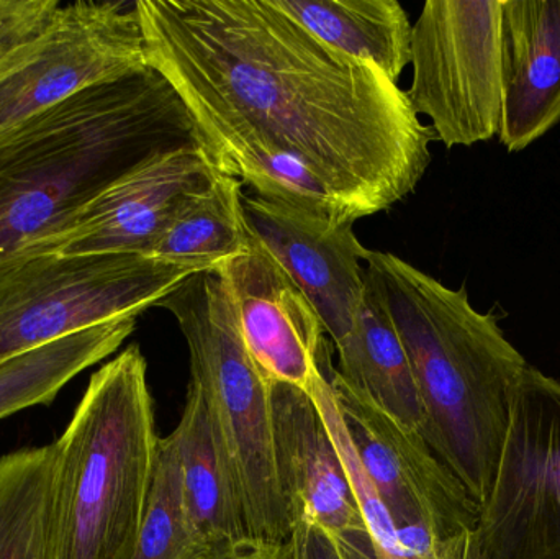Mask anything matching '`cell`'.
<instances>
[{
	"instance_id": "cell-18",
	"label": "cell",
	"mask_w": 560,
	"mask_h": 559,
	"mask_svg": "<svg viewBox=\"0 0 560 559\" xmlns=\"http://www.w3.org/2000/svg\"><path fill=\"white\" fill-rule=\"evenodd\" d=\"M326 45L397 82L411 62L413 25L397 0H275Z\"/></svg>"
},
{
	"instance_id": "cell-11",
	"label": "cell",
	"mask_w": 560,
	"mask_h": 559,
	"mask_svg": "<svg viewBox=\"0 0 560 559\" xmlns=\"http://www.w3.org/2000/svg\"><path fill=\"white\" fill-rule=\"evenodd\" d=\"M212 271L229 291L246 350L271 383L310 394L329 376L331 358L315 307L253 233L242 253Z\"/></svg>"
},
{
	"instance_id": "cell-7",
	"label": "cell",
	"mask_w": 560,
	"mask_h": 559,
	"mask_svg": "<svg viewBox=\"0 0 560 559\" xmlns=\"http://www.w3.org/2000/svg\"><path fill=\"white\" fill-rule=\"evenodd\" d=\"M407 91L447 148L492 140L502 128L503 0H428L411 35Z\"/></svg>"
},
{
	"instance_id": "cell-14",
	"label": "cell",
	"mask_w": 560,
	"mask_h": 559,
	"mask_svg": "<svg viewBox=\"0 0 560 559\" xmlns=\"http://www.w3.org/2000/svg\"><path fill=\"white\" fill-rule=\"evenodd\" d=\"M243 207L253 235L312 302L335 347L341 343L354 328L364 299L365 259L371 253L354 235L352 223L261 197H245Z\"/></svg>"
},
{
	"instance_id": "cell-19",
	"label": "cell",
	"mask_w": 560,
	"mask_h": 559,
	"mask_svg": "<svg viewBox=\"0 0 560 559\" xmlns=\"http://www.w3.org/2000/svg\"><path fill=\"white\" fill-rule=\"evenodd\" d=\"M242 187L236 177L217 174L209 187L173 213L148 249V258L212 271L242 253L252 238Z\"/></svg>"
},
{
	"instance_id": "cell-8",
	"label": "cell",
	"mask_w": 560,
	"mask_h": 559,
	"mask_svg": "<svg viewBox=\"0 0 560 559\" xmlns=\"http://www.w3.org/2000/svg\"><path fill=\"white\" fill-rule=\"evenodd\" d=\"M482 559H560V381L526 368L476 532Z\"/></svg>"
},
{
	"instance_id": "cell-12",
	"label": "cell",
	"mask_w": 560,
	"mask_h": 559,
	"mask_svg": "<svg viewBox=\"0 0 560 559\" xmlns=\"http://www.w3.org/2000/svg\"><path fill=\"white\" fill-rule=\"evenodd\" d=\"M219 173L206 148L161 154L98 194L61 232L32 243L16 255L147 256L173 213L194 194L209 187Z\"/></svg>"
},
{
	"instance_id": "cell-20",
	"label": "cell",
	"mask_w": 560,
	"mask_h": 559,
	"mask_svg": "<svg viewBox=\"0 0 560 559\" xmlns=\"http://www.w3.org/2000/svg\"><path fill=\"white\" fill-rule=\"evenodd\" d=\"M138 317L115 318L75 331L0 363V419L49 406L78 374L114 354L137 328Z\"/></svg>"
},
{
	"instance_id": "cell-17",
	"label": "cell",
	"mask_w": 560,
	"mask_h": 559,
	"mask_svg": "<svg viewBox=\"0 0 560 559\" xmlns=\"http://www.w3.org/2000/svg\"><path fill=\"white\" fill-rule=\"evenodd\" d=\"M335 348L336 376L395 422L423 436L427 417L410 361L387 308L369 281L354 328Z\"/></svg>"
},
{
	"instance_id": "cell-23",
	"label": "cell",
	"mask_w": 560,
	"mask_h": 559,
	"mask_svg": "<svg viewBox=\"0 0 560 559\" xmlns=\"http://www.w3.org/2000/svg\"><path fill=\"white\" fill-rule=\"evenodd\" d=\"M310 396L318 404L323 419H325L326 426H328V430L331 432L336 445H338L339 453H341L346 469L351 476L369 535H371L372 544H374L375 559H420L415 557L401 544L397 528H395L384 502L378 499L377 492L372 488L364 469L359 465L358 456H355L348 435H346L345 426H342L341 416H339L338 406H336L335 396H332L329 377L318 380Z\"/></svg>"
},
{
	"instance_id": "cell-9",
	"label": "cell",
	"mask_w": 560,
	"mask_h": 559,
	"mask_svg": "<svg viewBox=\"0 0 560 559\" xmlns=\"http://www.w3.org/2000/svg\"><path fill=\"white\" fill-rule=\"evenodd\" d=\"M148 68L137 2L61 3L0 69V133L84 89Z\"/></svg>"
},
{
	"instance_id": "cell-21",
	"label": "cell",
	"mask_w": 560,
	"mask_h": 559,
	"mask_svg": "<svg viewBox=\"0 0 560 559\" xmlns=\"http://www.w3.org/2000/svg\"><path fill=\"white\" fill-rule=\"evenodd\" d=\"M55 443L0 456V559H56Z\"/></svg>"
},
{
	"instance_id": "cell-1",
	"label": "cell",
	"mask_w": 560,
	"mask_h": 559,
	"mask_svg": "<svg viewBox=\"0 0 560 559\" xmlns=\"http://www.w3.org/2000/svg\"><path fill=\"white\" fill-rule=\"evenodd\" d=\"M148 61L170 81L217 170L283 154L349 222L390 209L431 163L430 125L377 66L323 43L275 0H137Z\"/></svg>"
},
{
	"instance_id": "cell-16",
	"label": "cell",
	"mask_w": 560,
	"mask_h": 559,
	"mask_svg": "<svg viewBox=\"0 0 560 559\" xmlns=\"http://www.w3.org/2000/svg\"><path fill=\"white\" fill-rule=\"evenodd\" d=\"M173 436L187 512L200 541L212 550L255 544L249 537L232 463L206 399L194 384H189L183 417Z\"/></svg>"
},
{
	"instance_id": "cell-24",
	"label": "cell",
	"mask_w": 560,
	"mask_h": 559,
	"mask_svg": "<svg viewBox=\"0 0 560 559\" xmlns=\"http://www.w3.org/2000/svg\"><path fill=\"white\" fill-rule=\"evenodd\" d=\"M59 5L58 0H0V69L46 28Z\"/></svg>"
},
{
	"instance_id": "cell-10",
	"label": "cell",
	"mask_w": 560,
	"mask_h": 559,
	"mask_svg": "<svg viewBox=\"0 0 560 559\" xmlns=\"http://www.w3.org/2000/svg\"><path fill=\"white\" fill-rule=\"evenodd\" d=\"M349 443L398 537L428 534L447 547L476 545L479 505L417 432L395 422L329 371Z\"/></svg>"
},
{
	"instance_id": "cell-3",
	"label": "cell",
	"mask_w": 560,
	"mask_h": 559,
	"mask_svg": "<svg viewBox=\"0 0 560 559\" xmlns=\"http://www.w3.org/2000/svg\"><path fill=\"white\" fill-rule=\"evenodd\" d=\"M365 272L410 361L427 417L423 440L480 505L529 364L497 318L472 307L466 289L374 249Z\"/></svg>"
},
{
	"instance_id": "cell-6",
	"label": "cell",
	"mask_w": 560,
	"mask_h": 559,
	"mask_svg": "<svg viewBox=\"0 0 560 559\" xmlns=\"http://www.w3.org/2000/svg\"><path fill=\"white\" fill-rule=\"evenodd\" d=\"M189 266L143 255H16L0 263V363L115 318L156 307Z\"/></svg>"
},
{
	"instance_id": "cell-25",
	"label": "cell",
	"mask_w": 560,
	"mask_h": 559,
	"mask_svg": "<svg viewBox=\"0 0 560 559\" xmlns=\"http://www.w3.org/2000/svg\"><path fill=\"white\" fill-rule=\"evenodd\" d=\"M290 559H352L345 545L315 522H293L289 540Z\"/></svg>"
},
{
	"instance_id": "cell-22",
	"label": "cell",
	"mask_w": 560,
	"mask_h": 559,
	"mask_svg": "<svg viewBox=\"0 0 560 559\" xmlns=\"http://www.w3.org/2000/svg\"><path fill=\"white\" fill-rule=\"evenodd\" d=\"M213 551L197 537L184 499L173 433L160 439L133 559H200Z\"/></svg>"
},
{
	"instance_id": "cell-5",
	"label": "cell",
	"mask_w": 560,
	"mask_h": 559,
	"mask_svg": "<svg viewBox=\"0 0 560 559\" xmlns=\"http://www.w3.org/2000/svg\"><path fill=\"white\" fill-rule=\"evenodd\" d=\"M176 318L190 354V384L202 393L232 463L255 544L283 547L292 522L276 471L272 383L246 350L222 279L200 271L158 302Z\"/></svg>"
},
{
	"instance_id": "cell-4",
	"label": "cell",
	"mask_w": 560,
	"mask_h": 559,
	"mask_svg": "<svg viewBox=\"0 0 560 559\" xmlns=\"http://www.w3.org/2000/svg\"><path fill=\"white\" fill-rule=\"evenodd\" d=\"M160 436L147 358L125 348L92 374L55 442L56 559H133Z\"/></svg>"
},
{
	"instance_id": "cell-15",
	"label": "cell",
	"mask_w": 560,
	"mask_h": 559,
	"mask_svg": "<svg viewBox=\"0 0 560 559\" xmlns=\"http://www.w3.org/2000/svg\"><path fill=\"white\" fill-rule=\"evenodd\" d=\"M560 124V0H503L500 143L525 150Z\"/></svg>"
},
{
	"instance_id": "cell-13",
	"label": "cell",
	"mask_w": 560,
	"mask_h": 559,
	"mask_svg": "<svg viewBox=\"0 0 560 559\" xmlns=\"http://www.w3.org/2000/svg\"><path fill=\"white\" fill-rule=\"evenodd\" d=\"M276 471L290 522H315L352 559H375L374 544L318 404L305 391L272 383Z\"/></svg>"
},
{
	"instance_id": "cell-2",
	"label": "cell",
	"mask_w": 560,
	"mask_h": 559,
	"mask_svg": "<svg viewBox=\"0 0 560 559\" xmlns=\"http://www.w3.org/2000/svg\"><path fill=\"white\" fill-rule=\"evenodd\" d=\"M206 148L173 85L148 68L92 85L0 133V263L66 229L141 164Z\"/></svg>"
},
{
	"instance_id": "cell-26",
	"label": "cell",
	"mask_w": 560,
	"mask_h": 559,
	"mask_svg": "<svg viewBox=\"0 0 560 559\" xmlns=\"http://www.w3.org/2000/svg\"><path fill=\"white\" fill-rule=\"evenodd\" d=\"M200 559H290L289 545L271 547V545L248 544L243 547L213 550Z\"/></svg>"
}]
</instances>
